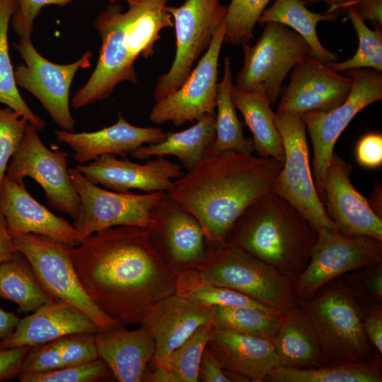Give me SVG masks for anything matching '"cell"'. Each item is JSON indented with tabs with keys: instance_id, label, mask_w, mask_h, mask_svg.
Masks as SVG:
<instances>
[{
	"instance_id": "cell-1",
	"label": "cell",
	"mask_w": 382,
	"mask_h": 382,
	"mask_svg": "<svg viewBox=\"0 0 382 382\" xmlns=\"http://www.w3.org/2000/svg\"><path fill=\"white\" fill-rule=\"evenodd\" d=\"M72 258L87 296L120 326L141 325L159 301L176 293L178 270L158 253L149 228L101 230L74 247Z\"/></svg>"
},
{
	"instance_id": "cell-2",
	"label": "cell",
	"mask_w": 382,
	"mask_h": 382,
	"mask_svg": "<svg viewBox=\"0 0 382 382\" xmlns=\"http://www.w3.org/2000/svg\"><path fill=\"white\" fill-rule=\"evenodd\" d=\"M282 166L273 158L224 152L203 158L167 195L196 217L211 245L217 244L250 205L271 192Z\"/></svg>"
},
{
	"instance_id": "cell-3",
	"label": "cell",
	"mask_w": 382,
	"mask_h": 382,
	"mask_svg": "<svg viewBox=\"0 0 382 382\" xmlns=\"http://www.w3.org/2000/svg\"><path fill=\"white\" fill-rule=\"evenodd\" d=\"M168 1L125 0L127 9L110 2L98 14L93 26L101 39L99 57L89 79L72 97L74 108L107 99L122 82L137 83V59L151 57L161 32L173 26Z\"/></svg>"
},
{
	"instance_id": "cell-4",
	"label": "cell",
	"mask_w": 382,
	"mask_h": 382,
	"mask_svg": "<svg viewBox=\"0 0 382 382\" xmlns=\"http://www.w3.org/2000/svg\"><path fill=\"white\" fill-rule=\"evenodd\" d=\"M317 237L318 232L294 207L270 192L243 212L224 241L296 282Z\"/></svg>"
},
{
	"instance_id": "cell-5",
	"label": "cell",
	"mask_w": 382,
	"mask_h": 382,
	"mask_svg": "<svg viewBox=\"0 0 382 382\" xmlns=\"http://www.w3.org/2000/svg\"><path fill=\"white\" fill-rule=\"evenodd\" d=\"M298 305L316 337L327 365L365 363L374 360L372 347L364 328L360 303L338 278Z\"/></svg>"
},
{
	"instance_id": "cell-6",
	"label": "cell",
	"mask_w": 382,
	"mask_h": 382,
	"mask_svg": "<svg viewBox=\"0 0 382 382\" xmlns=\"http://www.w3.org/2000/svg\"><path fill=\"white\" fill-rule=\"evenodd\" d=\"M186 267L206 283L241 292L283 315L299 306L294 281L228 242L211 245L202 260Z\"/></svg>"
},
{
	"instance_id": "cell-7",
	"label": "cell",
	"mask_w": 382,
	"mask_h": 382,
	"mask_svg": "<svg viewBox=\"0 0 382 382\" xmlns=\"http://www.w3.org/2000/svg\"><path fill=\"white\" fill-rule=\"evenodd\" d=\"M274 121L282 138L284 160L271 192L294 207L317 232L321 228L338 231L316 189L301 115L274 112Z\"/></svg>"
},
{
	"instance_id": "cell-8",
	"label": "cell",
	"mask_w": 382,
	"mask_h": 382,
	"mask_svg": "<svg viewBox=\"0 0 382 382\" xmlns=\"http://www.w3.org/2000/svg\"><path fill=\"white\" fill-rule=\"evenodd\" d=\"M71 182L79 197L74 227L80 243L93 233L108 228L133 226L151 228L155 224L154 210L166 192L134 194L103 189L75 168H69Z\"/></svg>"
},
{
	"instance_id": "cell-9",
	"label": "cell",
	"mask_w": 382,
	"mask_h": 382,
	"mask_svg": "<svg viewBox=\"0 0 382 382\" xmlns=\"http://www.w3.org/2000/svg\"><path fill=\"white\" fill-rule=\"evenodd\" d=\"M16 250L28 260L40 285L52 299L79 308L105 330L119 325L87 296L74 268L71 246L49 236L28 233L13 238Z\"/></svg>"
},
{
	"instance_id": "cell-10",
	"label": "cell",
	"mask_w": 382,
	"mask_h": 382,
	"mask_svg": "<svg viewBox=\"0 0 382 382\" xmlns=\"http://www.w3.org/2000/svg\"><path fill=\"white\" fill-rule=\"evenodd\" d=\"M175 33V54L168 71L157 79L156 101L176 90L209 47L225 22L226 6L220 0H185L179 6H168Z\"/></svg>"
},
{
	"instance_id": "cell-11",
	"label": "cell",
	"mask_w": 382,
	"mask_h": 382,
	"mask_svg": "<svg viewBox=\"0 0 382 382\" xmlns=\"http://www.w3.org/2000/svg\"><path fill=\"white\" fill-rule=\"evenodd\" d=\"M346 73L352 86L343 103L330 111L301 115L313 145L314 183L323 204L325 174L337 139L361 110L382 98L381 71L361 68Z\"/></svg>"
},
{
	"instance_id": "cell-12",
	"label": "cell",
	"mask_w": 382,
	"mask_h": 382,
	"mask_svg": "<svg viewBox=\"0 0 382 382\" xmlns=\"http://www.w3.org/2000/svg\"><path fill=\"white\" fill-rule=\"evenodd\" d=\"M263 25V32L256 43L243 46V64L234 86L252 91L262 86L273 105L280 94L284 79L299 62L311 54V48L300 35L285 25L268 22Z\"/></svg>"
},
{
	"instance_id": "cell-13",
	"label": "cell",
	"mask_w": 382,
	"mask_h": 382,
	"mask_svg": "<svg viewBox=\"0 0 382 382\" xmlns=\"http://www.w3.org/2000/svg\"><path fill=\"white\" fill-rule=\"evenodd\" d=\"M381 262L382 240L321 228L308 265L295 282L296 296L298 300L310 299L342 274Z\"/></svg>"
},
{
	"instance_id": "cell-14",
	"label": "cell",
	"mask_w": 382,
	"mask_h": 382,
	"mask_svg": "<svg viewBox=\"0 0 382 382\" xmlns=\"http://www.w3.org/2000/svg\"><path fill=\"white\" fill-rule=\"evenodd\" d=\"M14 47L24 61L14 70L18 87L33 94L61 129L74 132L76 122L70 110V88L78 71L91 66L92 52L87 51L78 60L62 64L40 54L31 38L19 39Z\"/></svg>"
},
{
	"instance_id": "cell-15",
	"label": "cell",
	"mask_w": 382,
	"mask_h": 382,
	"mask_svg": "<svg viewBox=\"0 0 382 382\" xmlns=\"http://www.w3.org/2000/svg\"><path fill=\"white\" fill-rule=\"evenodd\" d=\"M39 130L28 122L23 137L11 157L6 175L23 180L30 177L45 191L50 207L76 218L79 197L67 168L68 153L50 150L41 141Z\"/></svg>"
},
{
	"instance_id": "cell-16",
	"label": "cell",
	"mask_w": 382,
	"mask_h": 382,
	"mask_svg": "<svg viewBox=\"0 0 382 382\" xmlns=\"http://www.w3.org/2000/svg\"><path fill=\"white\" fill-rule=\"evenodd\" d=\"M224 33L225 22L183 83L154 105L149 114L153 123L170 122L181 126L216 112L218 66Z\"/></svg>"
},
{
	"instance_id": "cell-17",
	"label": "cell",
	"mask_w": 382,
	"mask_h": 382,
	"mask_svg": "<svg viewBox=\"0 0 382 382\" xmlns=\"http://www.w3.org/2000/svg\"><path fill=\"white\" fill-rule=\"evenodd\" d=\"M352 86L349 76L308 54L293 68L289 83L282 88L276 112L303 115L330 111L345 101Z\"/></svg>"
},
{
	"instance_id": "cell-18",
	"label": "cell",
	"mask_w": 382,
	"mask_h": 382,
	"mask_svg": "<svg viewBox=\"0 0 382 382\" xmlns=\"http://www.w3.org/2000/svg\"><path fill=\"white\" fill-rule=\"evenodd\" d=\"M75 168L91 183L120 192L131 189L146 193L168 192L173 186V180L184 174L180 164L164 156L149 158L141 164L107 154Z\"/></svg>"
},
{
	"instance_id": "cell-19",
	"label": "cell",
	"mask_w": 382,
	"mask_h": 382,
	"mask_svg": "<svg viewBox=\"0 0 382 382\" xmlns=\"http://www.w3.org/2000/svg\"><path fill=\"white\" fill-rule=\"evenodd\" d=\"M352 170L350 163L333 153L325 178V211L340 233L382 240V218L352 185Z\"/></svg>"
},
{
	"instance_id": "cell-20",
	"label": "cell",
	"mask_w": 382,
	"mask_h": 382,
	"mask_svg": "<svg viewBox=\"0 0 382 382\" xmlns=\"http://www.w3.org/2000/svg\"><path fill=\"white\" fill-rule=\"evenodd\" d=\"M214 307L197 303L178 294L159 301L141 325L154 340L153 361L156 368H168L172 352L199 327L214 321Z\"/></svg>"
},
{
	"instance_id": "cell-21",
	"label": "cell",
	"mask_w": 382,
	"mask_h": 382,
	"mask_svg": "<svg viewBox=\"0 0 382 382\" xmlns=\"http://www.w3.org/2000/svg\"><path fill=\"white\" fill-rule=\"evenodd\" d=\"M0 210L13 238L24 234L37 233L74 247L80 243L79 233L74 226L34 199L23 180L5 175L0 186Z\"/></svg>"
},
{
	"instance_id": "cell-22",
	"label": "cell",
	"mask_w": 382,
	"mask_h": 382,
	"mask_svg": "<svg viewBox=\"0 0 382 382\" xmlns=\"http://www.w3.org/2000/svg\"><path fill=\"white\" fill-rule=\"evenodd\" d=\"M159 127H142L130 124L121 112L117 122L98 131L74 132L55 130L59 142L66 144L74 151V158L80 164L111 154L125 158L146 144L158 143L165 138Z\"/></svg>"
},
{
	"instance_id": "cell-23",
	"label": "cell",
	"mask_w": 382,
	"mask_h": 382,
	"mask_svg": "<svg viewBox=\"0 0 382 382\" xmlns=\"http://www.w3.org/2000/svg\"><path fill=\"white\" fill-rule=\"evenodd\" d=\"M98 326L79 308L52 299L20 319L14 332L0 341V348L33 347L70 334L96 333Z\"/></svg>"
},
{
	"instance_id": "cell-24",
	"label": "cell",
	"mask_w": 382,
	"mask_h": 382,
	"mask_svg": "<svg viewBox=\"0 0 382 382\" xmlns=\"http://www.w3.org/2000/svg\"><path fill=\"white\" fill-rule=\"evenodd\" d=\"M98 357L105 361L120 382H141L154 353V340L149 329L141 325L129 330L117 325L95 333Z\"/></svg>"
},
{
	"instance_id": "cell-25",
	"label": "cell",
	"mask_w": 382,
	"mask_h": 382,
	"mask_svg": "<svg viewBox=\"0 0 382 382\" xmlns=\"http://www.w3.org/2000/svg\"><path fill=\"white\" fill-rule=\"evenodd\" d=\"M155 224L149 228L158 233L171 262L182 267L202 260L206 255L205 235L196 217L166 195L154 210Z\"/></svg>"
},
{
	"instance_id": "cell-26",
	"label": "cell",
	"mask_w": 382,
	"mask_h": 382,
	"mask_svg": "<svg viewBox=\"0 0 382 382\" xmlns=\"http://www.w3.org/2000/svg\"><path fill=\"white\" fill-rule=\"evenodd\" d=\"M224 369L262 382L280 361L271 340L215 327L207 345Z\"/></svg>"
},
{
	"instance_id": "cell-27",
	"label": "cell",
	"mask_w": 382,
	"mask_h": 382,
	"mask_svg": "<svg viewBox=\"0 0 382 382\" xmlns=\"http://www.w3.org/2000/svg\"><path fill=\"white\" fill-rule=\"evenodd\" d=\"M231 97L253 134L254 150L259 156L273 158L282 163L284 150L274 121L271 103L262 86L252 91L231 88Z\"/></svg>"
},
{
	"instance_id": "cell-28",
	"label": "cell",
	"mask_w": 382,
	"mask_h": 382,
	"mask_svg": "<svg viewBox=\"0 0 382 382\" xmlns=\"http://www.w3.org/2000/svg\"><path fill=\"white\" fill-rule=\"evenodd\" d=\"M215 127L216 112L206 114L189 128L167 132L163 140L144 144L130 155L139 160L174 156L188 171L204 158L207 148L215 138Z\"/></svg>"
},
{
	"instance_id": "cell-29",
	"label": "cell",
	"mask_w": 382,
	"mask_h": 382,
	"mask_svg": "<svg viewBox=\"0 0 382 382\" xmlns=\"http://www.w3.org/2000/svg\"><path fill=\"white\" fill-rule=\"evenodd\" d=\"M272 342L282 366L307 369L327 365L313 330L299 306L283 316Z\"/></svg>"
},
{
	"instance_id": "cell-30",
	"label": "cell",
	"mask_w": 382,
	"mask_h": 382,
	"mask_svg": "<svg viewBox=\"0 0 382 382\" xmlns=\"http://www.w3.org/2000/svg\"><path fill=\"white\" fill-rule=\"evenodd\" d=\"M224 63L223 77L217 88L215 138L207 148L204 158L226 151L252 154L255 151L252 138L244 135L243 124L232 100L233 83L230 58L225 57Z\"/></svg>"
},
{
	"instance_id": "cell-31",
	"label": "cell",
	"mask_w": 382,
	"mask_h": 382,
	"mask_svg": "<svg viewBox=\"0 0 382 382\" xmlns=\"http://www.w3.org/2000/svg\"><path fill=\"white\" fill-rule=\"evenodd\" d=\"M337 17L332 13L311 11L301 0H275L271 7L265 9L257 23L263 25L268 22H275L291 28L307 42L311 54L327 64L337 62L338 56L321 44L316 26L320 21H335Z\"/></svg>"
},
{
	"instance_id": "cell-32",
	"label": "cell",
	"mask_w": 382,
	"mask_h": 382,
	"mask_svg": "<svg viewBox=\"0 0 382 382\" xmlns=\"http://www.w3.org/2000/svg\"><path fill=\"white\" fill-rule=\"evenodd\" d=\"M381 355L365 363L333 364L314 368L278 366L267 382H381Z\"/></svg>"
},
{
	"instance_id": "cell-33",
	"label": "cell",
	"mask_w": 382,
	"mask_h": 382,
	"mask_svg": "<svg viewBox=\"0 0 382 382\" xmlns=\"http://www.w3.org/2000/svg\"><path fill=\"white\" fill-rule=\"evenodd\" d=\"M0 299L16 303L21 313L33 312L52 300L28 260L18 250L0 264Z\"/></svg>"
},
{
	"instance_id": "cell-34",
	"label": "cell",
	"mask_w": 382,
	"mask_h": 382,
	"mask_svg": "<svg viewBox=\"0 0 382 382\" xmlns=\"http://www.w3.org/2000/svg\"><path fill=\"white\" fill-rule=\"evenodd\" d=\"M16 3L17 0H0V103L19 112L40 131L45 122L20 94L9 54L8 29Z\"/></svg>"
},
{
	"instance_id": "cell-35",
	"label": "cell",
	"mask_w": 382,
	"mask_h": 382,
	"mask_svg": "<svg viewBox=\"0 0 382 382\" xmlns=\"http://www.w3.org/2000/svg\"><path fill=\"white\" fill-rule=\"evenodd\" d=\"M176 294L209 307H250L282 314L241 292L202 281L190 267H183L178 271Z\"/></svg>"
},
{
	"instance_id": "cell-36",
	"label": "cell",
	"mask_w": 382,
	"mask_h": 382,
	"mask_svg": "<svg viewBox=\"0 0 382 382\" xmlns=\"http://www.w3.org/2000/svg\"><path fill=\"white\" fill-rule=\"evenodd\" d=\"M284 315L250 307L214 306L216 328L272 340Z\"/></svg>"
},
{
	"instance_id": "cell-37",
	"label": "cell",
	"mask_w": 382,
	"mask_h": 382,
	"mask_svg": "<svg viewBox=\"0 0 382 382\" xmlns=\"http://www.w3.org/2000/svg\"><path fill=\"white\" fill-rule=\"evenodd\" d=\"M347 16L352 23L359 39L356 53L343 62L327 64L332 70L340 72L354 69H372L382 71V32L371 30L364 21L352 9L347 11Z\"/></svg>"
},
{
	"instance_id": "cell-38",
	"label": "cell",
	"mask_w": 382,
	"mask_h": 382,
	"mask_svg": "<svg viewBox=\"0 0 382 382\" xmlns=\"http://www.w3.org/2000/svg\"><path fill=\"white\" fill-rule=\"evenodd\" d=\"M215 328L214 321L199 327L170 355L169 368L180 382H197L199 367L205 348Z\"/></svg>"
},
{
	"instance_id": "cell-39",
	"label": "cell",
	"mask_w": 382,
	"mask_h": 382,
	"mask_svg": "<svg viewBox=\"0 0 382 382\" xmlns=\"http://www.w3.org/2000/svg\"><path fill=\"white\" fill-rule=\"evenodd\" d=\"M272 0H231L226 6L224 42L250 44L256 23Z\"/></svg>"
},
{
	"instance_id": "cell-40",
	"label": "cell",
	"mask_w": 382,
	"mask_h": 382,
	"mask_svg": "<svg viewBox=\"0 0 382 382\" xmlns=\"http://www.w3.org/2000/svg\"><path fill=\"white\" fill-rule=\"evenodd\" d=\"M111 375L108 364L98 357L87 363L59 369L22 373L18 378L21 382H96L108 379Z\"/></svg>"
},
{
	"instance_id": "cell-41",
	"label": "cell",
	"mask_w": 382,
	"mask_h": 382,
	"mask_svg": "<svg viewBox=\"0 0 382 382\" xmlns=\"http://www.w3.org/2000/svg\"><path fill=\"white\" fill-rule=\"evenodd\" d=\"M28 124V121L19 112L8 107L0 108V186Z\"/></svg>"
},
{
	"instance_id": "cell-42",
	"label": "cell",
	"mask_w": 382,
	"mask_h": 382,
	"mask_svg": "<svg viewBox=\"0 0 382 382\" xmlns=\"http://www.w3.org/2000/svg\"><path fill=\"white\" fill-rule=\"evenodd\" d=\"M342 279L361 306L381 305L382 264L352 271Z\"/></svg>"
},
{
	"instance_id": "cell-43",
	"label": "cell",
	"mask_w": 382,
	"mask_h": 382,
	"mask_svg": "<svg viewBox=\"0 0 382 382\" xmlns=\"http://www.w3.org/2000/svg\"><path fill=\"white\" fill-rule=\"evenodd\" d=\"M73 0H17L11 24L19 39L31 38L34 22L41 9L47 5L64 6ZM116 2L117 0H110Z\"/></svg>"
},
{
	"instance_id": "cell-44",
	"label": "cell",
	"mask_w": 382,
	"mask_h": 382,
	"mask_svg": "<svg viewBox=\"0 0 382 382\" xmlns=\"http://www.w3.org/2000/svg\"><path fill=\"white\" fill-rule=\"evenodd\" d=\"M356 159L365 168H376L382 164V135L369 133L363 136L356 146Z\"/></svg>"
},
{
	"instance_id": "cell-45",
	"label": "cell",
	"mask_w": 382,
	"mask_h": 382,
	"mask_svg": "<svg viewBox=\"0 0 382 382\" xmlns=\"http://www.w3.org/2000/svg\"><path fill=\"white\" fill-rule=\"evenodd\" d=\"M353 10L364 21H369L375 29L382 27V0H347L336 11L337 16Z\"/></svg>"
},
{
	"instance_id": "cell-46",
	"label": "cell",
	"mask_w": 382,
	"mask_h": 382,
	"mask_svg": "<svg viewBox=\"0 0 382 382\" xmlns=\"http://www.w3.org/2000/svg\"><path fill=\"white\" fill-rule=\"evenodd\" d=\"M31 347L0 348V381L18 378L23 361Z\"/></svg>"
},
{
	"instance_id": "cell-47",
	"label": "cell",
	"mask_w": 382,
	"mask_h": 382,
	"mask_svg": "<svg viewBox=\"0 0 382 382\" xmlns=\"http://www.w3.org/2000/svg\"><path fill=\"white\" fill-rule=\"evenodd\" d=\"M364 314V328L371 345L382 354V306H361Z\"/></svg>"
},
{
	"instance_id": "cell-48",
	"label": "cell",
	"mask_w": 382,
	"mask_h": 382,
	"mask_svg": "<svg viewBox=\"0 0 382 382\" xmlns=\"http://www.w3.org/2000/svg\"><path fill=\"white\" fill-rule=\"evenodd\" d=\"M198 379L204 382H230L224 374V369L207 346L199 364Z\"/></svg>"
},
{
	"instance_id": "cell-49",
	"label": "cell",
	"mask_w": 382,
	"mask_h": 382,
	"mask_svg": "<svg viewBox=\"0 0 382 382\" xmlns=\"http://www.w3.org/2000/svg\"><path fill=\"white\" fill-rule=\"evenodd\" d=\"M16 250L13 238L8 233L6 219L0 210V264L9 260Z\"/></svg>"
},
{
	"instance_id": "cell-50",
	"label": "cell",
	"mask_w": 382,
	"mask_h": 382,
	"mask_svg": "<svg viewBox=\"0 0 382 382\" xmlns=\"http://www.w3.org/2000/svg\"><path fill=\"white\" fill-rule=\"evenodd\" d=\"M20 319L14 313L0 307V341L6 340L14 332Z\"/></svg>"
},
{
	"instance_id": "cell-51",
	"label": "cell",
	"mask_w": 382,
	"mask_h": 382,
	"mask_svg": "<svg viewBox=\"0 0 382 382\" xmlns=\"http://www.w3.org/2000/svg\"><path fill=\"white\" fill-rule=\"evenodd\" d=\"M144 381L148 382H180L179 378L169 368H155L150 371L147 369Z\"/></svg>"
},
{
	"instance_id": "cell-52",
	"label": "cell",
	"mask_w": 382,
	"mask_h": 382,
	"mask_svg": "<svg viewBox=\"0 0 382 382\" xmlns=\"http://www.w3.org/2000/svg\"><path fill=\"white\" fill-rule=\"evenodd\" d=\"M382 190L381 185L376 183L371 198L368 199L369 204L373 212L379 217L382 215Z\"/></svg>"
},
{
	"instance_id": "cell-53",
	"label": "cell",
	"mask_w": 382,
	"mask_h": 382,
	"mask_svg": "<svg viewBox=\"0 0 382 382\" xmlns=\"http://www.w3.org/2000/svg\"><path fill=\"white\" fill-rule=\"evenodd\" d=\"M347 0H301L306 6H312L316 3L323 1L328 5L326 13H335L337 8ZM336 15V14H335Z\"/></svg>"
},
{
	"instance_id": "cell-54",
	"label": "cell",
	"mask_w": 382,
	"mask_h": 382,
	"mask_svg": "<svg viewBox=\"0 0 382 382\" xmlns=\"http://www.w3.org/2000/svg\"><path fill=\"white\" fill-rule=\"evenodd\" d=\"M225 376L229 380L230 382H248L250 379L244 375L238 374L237 372L224 369Z\"/></svg>"
}]
</instances>
